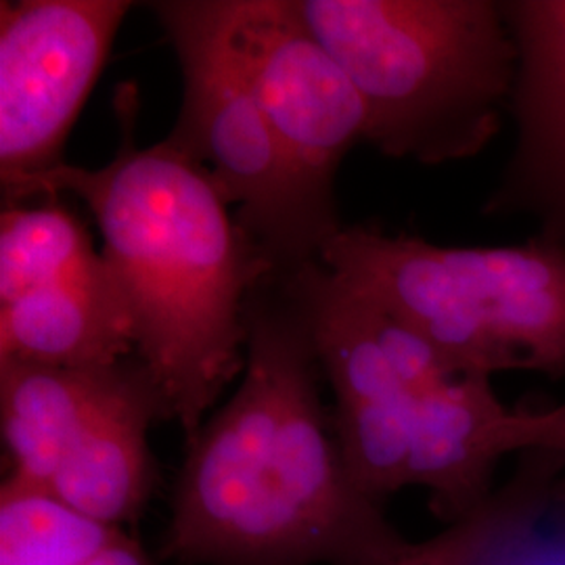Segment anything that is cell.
<instances>
[{
    "label": "cell",
    "mask_w": 565,
    "mask_h": 565,
    "mask_svg": "<svg viewBox=\"0 0 565 565\" xmlns=\"http://www.w3.org/2000/svg\"><path fill=\"white\" fill-rule=\"evenodd\" d=\"M511 408L499 401L486 375H461L413 401L408 486L431 492V505L448 525L484 503L503 459L494 427Z\"/></svg>",
    "instance_id": "30bf717a"
},
{
    "label": "cell",
    "mask_w": 565,
    "mask_h": 565,
    "mask_svg": "<svg viewBox=\"0 0 565 565\" xmlns=\"http://www.w3.org/2000/svg\"><path fill=\"white\" fill-rule=\"evenodd\" d=\"M492 440L501 457L539 448L565 461V403L546 411H509Z\"/></svg>",
    "instance_id": "2e32d148"
},
{
    "label": "cell",
    "mask_w": 565,
    "mask_h": 565,
    "mask_svg": "<svg viewBox=\"0 0 565 565\" xmlns=\"http://www.w3.org/2000/svg\"><path fill=\"white\" fill-rule=\"evenodd\" d=\"M396 565H457L452 557L448 555L446 546L443 545L440 536L436 534L434 539L413 545V548L404 555L403 559Z\"/></svg>",
    "instance_id": "ac0fdd59"
},
{
    "label": "cell",
    "mask_w": 565,
    "mask_h": 565,
    "mask_svg": "<svg viewBox=\"0 0 565 565\" xmlns=\"http://www.w3.org/2000/svg\"><path fill=\"white\" fill-rule=\"evenodd\" d=\"M86 565H153L137 539L121 532L120 536Z\"/></svg>",
    "instance_id": "e0dca14e"
},
{
    "label": "cell",
    "mask_w": 565,
    "mask_h": 565,
    "mask_svg": "<svg viewBox=\"0 0 565 565\" xmlns=\"http://www.w3.org/2000/svg\"><path fill=\"white\" fill-rule=\"evenodd\" d=\"M319 260L350 291L431 343L455 375L565 377V247L436 245L342 226Z\"/></svg>",
    "instance_id": "277c9868"
},
{
    "label": "cell",
    "mask_w": 565,
    "mask_h": 565,
    "mask_svg": "<svg viewBox=\"0 0 565 565\" xmlns=\"http://www.w3.org/2000/svg\"><path fill=\"white\" fill-rule=\"evenodd\" d=\"M137 90L120 86L116 158L97 170L61 163L30 182L15 205L74 193L90 207L139 361L191 443L245 369L247 303L277 268L231 218L202 163L168 139L137 147Z\"/></svg>",
    "instance_id": "7a4b0ae2"
},
{
    "label": "cell",
    "mask_w": 565,
    "mask_h": 565,
    "mask_svg": "<svg viewBox=\"0 0 565 565\" xmlns=\"http://www.w3.org/2000/svg\"><path fill=\"white\" fill-rule=\"evenodd\" d=\"M354 82L364 142L424 166L480 156L501 132L520 49L503 0H298Z\"/></svg>",
    "instance_id": "3957f363"
},
{
    "label": "cell",
    "mask_w": 565,
    "mask_h": 565,
    "mask_svg": "<svg viewBox=\"0 0 565 565\" xmlns=\"http://www.w3.org/2000/svg\"><path fill=\"white\" fill-rule=\"evenodd\" d=\"M124 0L0 2V182L2 203L63 162L121 20Z\"/></svg>",
    "instance_id": "8992f818"
},
{
    "label": "cell",
    "mask_w": 565,
    "mask_h": 565,
    "mask_svg": "<svg viewBox=\"0 0 565 565\" xmlns=\"http://www.w3.org/2000/svg\"><path fill=\"white\" fill-rule=\"evenodd\" d=\"M121 532L44 486L7 476L0 488V565H86Z\"/></svg>",
    "instance_id": "5bb4252c"
},
{
    "label": "cell",
    "mask_w": 565,
    "mask_h": 565,
    "mask_svg": "<svg viewBox=\"0 0 565 565\" xmlns=\"http://www.w3.org/2000/svg\"><path fill=\"white\" fill-rule=\"evenodd\" d=\"M503 11L520 49L515 139L482 212L530 218L565 247V0H503Z\"/></svg>",
    "instance_id": "ba28073f"
},
{
    "label": "cell",
    "mask_w": 565,
    "mask_h": 565,
    "mask_svg": "<svg viewBox=\"0 0 565 565\" xmlns=\"http://www.w3.org/2000/svg\"><path fill=\"white\" fill-rule=\"evenodd\" d=\"M226 15L245 74L308 202L342 228L333 182L366 130L354 82L312 34L298 0H226Z\"/></svg>",
    "instance_id": "52a82bcc"
},
{
    "label": "cell",
    "mask_w": 565,
    "mask_h": 565,
    "mask_svg": "<svg viewBox=\"0 0 565 565\" xmlns=\"http://www.w3.org/2000/svg\"><path fill=\"white\" fill-rule=\"evenodd\" d=\"M156 419H170V408L139 361L120 392L82 425L49 490L84 515L124 530L151 497L153 459L147 434Z\"/></svg>",
    "instance_id": "9c48e42d"
},
{
    "label": "cell",
    "mask_w": 565,
    "mask_h": 565,
    "mask_svg": "<svg viewBox=\"0 0 565 565\" xmlns=\"http://www.w3.org/2000/svg\"><path fill=\"white\" fill-rule=\"evenodd\" d=\"M86 226L61 203L2 207L0 306L102 266Z\"/></svg>",
    "instance_id": "9a60e30c"
},
{
    "label": "cell",
    "mask_w": 565,
    "mask_h": 565,
    "mask_svg": "<svg viewBox=\"0 0 565 565\" xmlns=\"http://www.w3.org/2000/svg\"><path fill=\"white\" fill-rule=\"evenodd\" d=\"M137 363L49 366L0 361V422L9 476L49 488L63 452L132 377Z\"/></svg>",
    "instance_id": "7c38bea8"
},
{
    "label": "cell",
    "mask_w": 565,
    "mask_h": 565,
    "mask_svg": "<svg viewBox=\"0 0 565 565\" xmlns=\"http://www.w3.org/2000/svg\"><path fill=\"white\" fill-rule=\"evenodd\" d=\"M264 287V285H263ZM247 303L243 382L189 443L163 557L181 565H396L413 548L352 486L321 364L285 298Z\"/></svg>",
    "instance_id": "6da1fadb"
},
{
    "label": "cell",
    "mask_w": 565,
    "mask_h": 565,
    "mask_svg": "<svg viewBox=\"0 0 565 565\" xmlns=\"http://www.w3.org/2000/svg\"><path fill=\"white\" fill-rule=\"evenodd\" d=\"M135 352L118 287L102 266L0 306V361L109 366Z\"/></svg>",
    "instance_id": "8fae6325"
},
{
    "label": "cell",
    "mask_w": 565,
    "mask_h": 565,
    "mask_svg": "<svg viewBox=\"0 0 565 565\" xmlns=\"http://www.w3.org/2000/svg\"><path fill=\"white\" fill-rule=\"evenodd\" d=\"M181 63L184 97L168 141L202 163L237 223L277 268V281L319 260L331 226L303 193L233 42L226 0L149 4Z\"/></svg>",
    "instance_id": "5b68a950"
},
{
    "label": "cell",
    "mask_w": 565,
    "mask_h": 565,
    "mask_svg": "<svg viewBox=\"0 0 565 565\" xmlns=\"http://www.w3.org/2000/svg\"><path fill=\"white\" fill-rule=\"evenodd\" d=\"M457 565H565V461L522 450L505 482L440 534Z\"/></svg>",
    "instance_id": "4fadbf2b"
}]
</instances>
